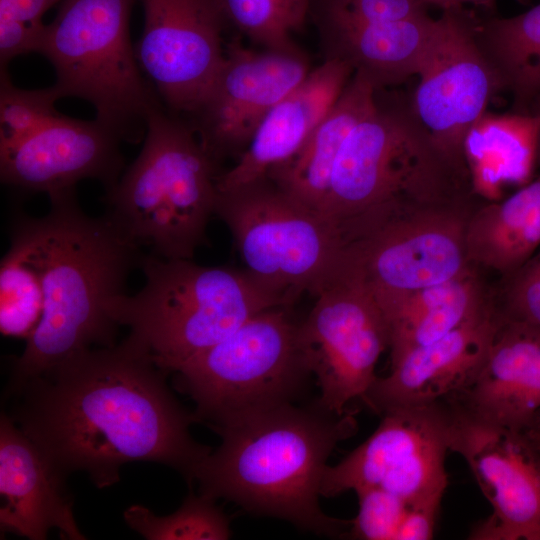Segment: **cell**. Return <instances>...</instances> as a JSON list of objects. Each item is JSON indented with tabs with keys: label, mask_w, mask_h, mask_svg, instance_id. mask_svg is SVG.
Wrapping results in <instances>:
<instances>
[{
	"label": "cell",
	"mask_w": 540,
	"mask_h": 540,
	"mask_svg": "<svg viewBox=\"0 0 540 540\" xmlns=\"http://www.w3.org/2000/svg\"><path fill=\"white\" fill-rule=\"evenodd\" d=\"M474 197L467 171L436 144L409 99L377 90L374 110L343 142L323 215L343 236L398 208Z\"/></svg>",
	"instance_id": "4"
},
{
	"label": "cell",
	"mask_w": 540,
	"mask_h": 540,
	"mask_svg": "<svg viewBox=\"0 0 540 540\" xmlns=\"http://www.w3.org/2000/svg\"><path fill=\"white\" fill-rule=\"evenodd\" d=\"M228 25L265 49L293 50L291 36L310 14L312 0H218Z\"/></svg>",
	"instance_id": "28"
},
{
	"label": "cell",
	"mask_w": 540,
	"mask_h": 540,
	"mask_svg": "<svg viewBox=\"0 0 540 540\" xmlns=\"http://www.w3.org/2000/svg\"><path fill=\"white\" fill-rule=\"evenodd\" d=\"M500 317L492 301L441 338L412 349L377 377L362 401L374 412L439 402L466 388L487 356Z\"/></svg>",
	"instance_id": "18"
},
{
	"label": "cell",
	"mask_w": 540,
	"mask_h": 540,
	"mask_svg": "<svg viewBox=\"0 0 540 540\" xmlns=\"http://www.w3.org/2000/svg\"><path fill=\"white\" fill-rule=\"evenodd\" d=\"M215 214L244 269L290 307L305 292L315 295L343 261L339 227L268 176L218 191Z\"/></svg>",
	"instance_id": "9"
},
{
	"label": "cell",
	"mask_w": 540,
	"mask_h": 540,
	"mask_svg": "<svg viewBox=\"0 0 540 540\" xmlns=\"http://www.w3.org/2000/svg\"><path fill=\"white\" fill-rule=\"evenodd\" d=\"M491 301L502 319L540 328V249L517 270L499 277L491 287Z\"/></svg>",
	"instance_id": "32"
},
{
	"label": "cell",
	"mask_w": 540,
	"mask_h": 540,
	"mask_svg": "<svg viewBox=\"0 0 540 540\" xmlns=\"http://www.w3.org/2000/svg\"><path fill=\"white\" fill-rule=\"evenodd\" d=\"M136 0H61L35 52L53 65L61 97H78L122 142L144 140L150 113L164 106L130 39Z\"/></svg>",
	"instance_id": "7"
},
{
	"label": "cell",
	"mask_w": 540,
	"mask_h": 540,
	"mask_svg": "<svg viewBox=\"0 0 540 540\" xmlns=\"http://www.w3.org/2000/svg\"><path fill=\"white\" fill-rule=\"evenodd\" d=\"M144 285L111 306L120 326L167 374L214 346L254 315L288 306L244 268L210 267L192 259L144 253Z\"/></svg>",
	"instance_id": "6"
},
{
	"label": "cell",
	"mask_w": 540,
	"mask_h": 540,
	"mask_svg": "<svg viewBox=\"0 0 540 540\" xmlns=\"http://www.w3.org/2000/svg\"><path fill=\"white\" fill-rule=\"evenodd\" d=\"M40 217L19 216L0 267V319L30 330L5 393L82 351L112 347L111 313L144 252L105 216L82 210L76 189L49 195Z\"/></svg>",
	"instance_id": "2"
},
{
	"label": "cell",
	"mask_w": 540,
	"mask_h": 540,
	"mask_svg": "<svg viewBox=\"0 0 540 540\" xmlns=\"http://www.w3.org/2000/svg\"><path fill=\"white\" fill-rule=\"evenodd\" d=\"M540 113L486 111L463 141V157L474 197L504 198L508 187H522L538 165Z\"/></svg>",
	"instance_id": "22"
},
{
	"label": "cell",
	"mask_w": 540,
	"mask_h": 540,
	"mask_svg": "<svg viewBox=\"0 0 540 540\" xmlns=\"http://www.w3.org/2000/svg\"><path fill=\"white\" fill-rule=\"evenodd\" d=\"M300 322L301 341L320 390L318 401L343 414L376 380V364L389 348L386 320L361 274L344 259L314 295Z\"/></svg>",
	"instance_id": "11"
},
{
	"label": "cell",
	"mask_w": 540,
	"mask_h": 540,
	"mask_svg": "<svg viewBox=\"0 0 540 540\" xmlns=\"http://www.w3.org/2000/svg\"><path fill=\"white\" fill-rule=\"evenodd\" d=\"M428 6H437L442 9L464 6L465 3L473 4L485 10L493 11L496 0H422Z\"/></svg>",
	"instance_id": "35"
},
{
	"label": "cell",
	"mask_w": 540,
	"mask_h": 540,
	"mask_svg": "<svg viewBox=\"0 0 540 540\" xmlns=\"http://www.w3.org/2000/svg\"><path fill=\"white\" fill-rule=\"evenodd\" d=\"M474 198L399 208L360 226L345 257L375 294H398L450 281L470 265L466 226Z\"/></svg>",
	"instance_id": "10"
},
{
	"label": "cell",
	"mask_w": 540,
	"mask_h": 540,
	"mask_svg": "<svg viewBox=\"0 0 540 540\" xmlns=\"http://www.w3.org/2000/svg\"><path fill=\"white\" fill-rule=\"evenodd\" d=\"M465 239L480 272L504 277L521 267L540 249V174L508 197L475 206Z\"/></svg>",
	"instance_id": "25"
},
{
	"label": "cell",
	"mask_w": 540,
	"mask_h": 540,
	"mask_svg": "<svg viewBox=\"0 0 540 540\" xmlns=\"http://www.w3.org/2000/svg\"><path fill=\"white\" fill-rule=\"evenodd\" d=\"M121 142L97 119L59 114L27 139L0 148L1 182L49 196L94 179L107 191L124 172Z\"/></svg>",
	"instance_id": "17"
},
{
	"label": "cell",
	"mask_w": 540,
	"mask_h": 540,
	"mask_svg": "<svg viewBox=\"0 0 540 540\" xmlns=\"http://www.w3.org/2000/svg\"><path fill=\"white\" fill-rule=\"evenodd\" d=\"M311 70L297 48L255 51L234 38L226 44L222 67L190 126L217 163L237 159L266 115Z\"/></svg>",
	"instance_id": "15"
},
{
	"label": "cell",
	"mask_w": 540,
	"mask_h": 540,
	"mask_svg": "<svg viewBox=\"0 0 540 540\" xmlns=\"http://www.w3.org/2000/svg\"><path fill=\"white\" fill-rule=\"evenodd\" d=\"M448 407L450 450L465 459L492 507L469 538L540 540V449L534 439L538 433L479 423Z\"/></svg>",
	"instance_id": "16"
},
{
	"label": "cell",
	"mask_w": 540,
	"mask_h": 540,
	"mask_svg": "<svg viewBox=\"0 0 540 540\" xmlns=\"http://www.w3.org/2000/svg\"><path fill=\"white\" fill-rule=\"evenodd\" d=\"M354 70L326 58L266 115L236 163L218 176V191L266 177L294 156L336 102Z\"/></svg>",
	"instance_id": "21"
},
{
	"label": "cell",
	"mask_w": 540,
	"mask_h": 540,
	"mask_svg": "<svg viewBox=\"0 0 540 540\" xmlns=\"http://www.w3.org/2000/svg\"><path fill=\"white\" fill-rule=\"evenodd\" d=\"M422 0H312L318 29L401 21L428 14Z\"/></svg>",
	"instance_id": "30"
},
{
	"label": "cell",
	"mask_w": 540,
	"mask_h": 540,
	"mask_svg": "<svg viewBox=\"0 0 540 540\" xmlns=\"http://www.w3.org/2000/svg\"><path fill=\"white\" fill-rule=\"evenodd\" d=\"M167 374L131 336L77 353L5 393L4 410L65 475L85 472L99 489L129 462L167 465L192 487L212 448L170 390Z\"/></svg>",
	"instance_id": "1"
},
{
	"label": "cell",
	"mask_w": 540,
	"mask_h": 540,
	"mask_svg": "<svg viewBox=\"0 0 540 540\" xmlns=\"http://www.w3.org/2000/svg\"><path fill=\"white\" fill-rule=\"evenodd\" d=\"M439 27L428 14L401 21L319 29L326 58L347 63L377 89L418 75Z\"/></svg>",
	"instance_id": "23"
},
{
	"label": "cell",
	"mask_w": 540,
	"mask_h": 540,
	"mask_svg": "<svg viewBox=\"0 0 540 540\" xmlns=\"http://www.w3.org/2000/svg\"><path fill=\"white\" fill-rule=\"evenodd\" d=\"M214 499L190 492L172 514L157 516L142 505L123 513L126 524L148 540H225L232 535L230 520Z\"/></svg>",
	"instance_id": "27"
},
{
	"label": "cell",
	"mask_w": 540,
	"mask_h": 540,
	"mask_svg": "<svg viewBox=\"0 0 540 540\" xmlns=\"http://www.w3.org/2000/svg\"><path fill=\"white\" fill-rule=\"evenodd\" d=\"M61 0H0V64L35 52L45 28L43 16Z\"/></svg>",
	"instance_id": "31"
},
{
	"label": "cell",
	"mask_w": 540,
	"mask_h": 540,
	"mask_svg": "<svg viewBox=\"0 0 540 540\" xmlns=\"http://www.w3.org/2000/svg\"><path fill=\"white\" fill-rule=\"evenodd\" d=\"M356 412L336 414L317 398L274 407L213 430L221 444L197 469L199 493L320 536H348L351 520L327 515L319 497L331 453L357 432Z\"/></svg>",
	"instance_id": "3"
},
{
	"label": "cell",
	"mask_w": 540,
	"mask_h": 540,
	"mask_svg": "<svg viewBox=\"0 0 540 540\" xmlns=\"http://www.w3.org/2000/svg\"><path fill=\"white\" fill-rule=\"evenodd\" d=\"M355 492L359 509L351 520L348 536L362 540H396L408 504L379 487L361 488Z\"/></svg>",
	"instance_id": "33"
},
{
	"label": "cell",
	"mask_w": 540,
	"mask_h": 540,
	"mask_svg": "<svg viewBox=\"0 0 540 540\" xmlns=\"http://www.w3.org/2000/svg\"><path fill=\"white\" fill-rule=\"evenodd\" d=\"M61 95L53 85L25 90L13 85L7 68L0 69V148L32 136L60 113L55 104Z\"/></svg>",
	"instance_id": "29"
},
{
	"label": "cell",
	"mask_w": 540,
	"mask_h": 540,
	"mask_svg": "<svg viewBox=\"0 0 540 540\" xmlns=\"http://www.w3.org/2000/svg\"><path fill=\"white\" fill-rule=\"evenodd\" d=\"M144 29L134 45L138 64L164 107L192 116L225 58L228 25L218 0H140Z\"/></svg>",
	"instance_id": "14"
},
{
	"label": "cell",
	"mask_w": 540,
	"mask_h": 540,
	"mask_svg": "<svg viewBox=\"0 0 540 540\" xmlns=\"http://www.w3.org/2000/svg\"><path fill=\"white\" fill-rule=\"evenodd\" d=\"M537 113H540V109ZM538 165H540V131H539V143H538Z\"/></svg>",
	"instance_id": "37"
},
{
	"label": "cell",
	"mask_w": 540,
	"mask_h": 540,
	"mask_svg": "<svg viewBox=\"0 0 540 540\" xmlns=\"http://www.w3.org/2000/svg\"><path fill=\"white\" fill-rule=\"evenodd\" d=\"M442 498L434 497L409 506L396 540L432 539Z\"/></svg>",
	"instance_id": "34"
},
{
	"label": "cell",
	"mask_w": 540,
	"mask_h": 540,
	"mask_svg": "<svg viewBox=\"0 0 540 540\" xmlns=\"http://www.w3.org/2000/svg\"><path fill=\"white\" fill-rule=\"evenodd\" d=\"M477 39L502 90L512 96V111L540 109V3L512 17L478 19Z\"/></svg>",
	"instance_id": "26"
},
{
	"label": "cell",
	"mask_w": 540,
	"mask_h": 540,
	"mask_svg": "<svg viewBox=\"0 0 540 540\" xmlns=\"http://www.w3.org/2000/svg\"><path fill=\"white\" fill-rule=\"evenodd\" d=\"M62 473L3 411L0 417V529L44 540L51 529L84 540Z\"/></svg>",
	"instance_id": "20"
},
{
	"label": "cell",
	"mask_w": 540,
	"mask_h": 540,
	"mask_svg": "<svg viewBox=\"0 0 540 540\" xmlns=\"http://www.w3.org/2000/svg\"><path fill=\"white\" fill-rule=\"evenodd\" d=\"M377 88L354 72L299 151L267 175L281 189L323 215L331 171L351 130L376 106Z\"/></svg>",
	"instance_id": "24"
},
{
	"label": "cell",
	"mask_w": 540,
	"mask_h": 540,
	"mask_svg": "<svg viewBox=\"0 0 540 540\" xmlns=\"http://www.w3.org/2000/svg\"><path fill=\"white\" fill-rule=\"evenodd\" d=\"M291 307L264 310L184 363L175 386L195 404L197 422L212 430L299 402L309 379L300 322Z\"/></svg>",
	"instance_id": "8"
},
{
	"label": "cell",
	"mask_w": 540,
	"mask_h": 540,
	"mask_svg": "<svg viewBox=\"0 0 540 540\" xmlns=\"http://www.w3.org/2000/svg\"><path fill=\"white\" fill-rule=\"evenodd\" d=\"M535 442L540 449V433L534 435Z\"/></svg>",
	"instance_id": "36"
},
{
	"label": "cell",
	"mask_w": 540,
	"mask_h": 540,
	"mask_svg": "<svg viewBox=\"0 0 540 540\" xmlns=\"http://www.w3.org/2000/svg\"><path fill=\"white\" fill-rule=\"evenodd\" d=\"M381 416L370 437L338 464L326 467L321 496L379 487L408 506L443 497L448 486L445 458L451 428L445 401L395 408Z\"/></svg>",
	"instance_id": "12"
},
{
	"label": "cell",
	"mask_w": 540,
	"mask_h": 540,
	"mask_svg": "<svg viewBox=\"0 0 540 540\" xmlns=\"http://www.w3.org/2000/svg\"><path fill=\"white\" fill-rule=\"evenodd\" d=\"M220 173L190 124L155 108L139 155L106 191L104 215L149 254L192 259L215 214Z\"/></svg>",
	"instance_id": "5"
},
{
	"label": "cell",
	"mask_w": 540,
	"mask_h": 540,
	"mask_svg": "<svg viewBox=\"0 0 540 540\" xmlns=\"http://www.w3.org/2000/svg\"><path fill=\"white\" fill-rule=\"evenodd\" d=\"M518 1H519L520 3H522V4H526V3H528L530 0H518Z\"/></svg>",
	"instance_id": "38"
},
{
	"label": "cell",
	"mask_w": 540,
	"mask_h": 540,
	"mask_svg": "<svg viewBox=\"0 0 540 540\" xmlns=\"http://www.w3.org/2000/svg\"><path fill=\"white\" fill-rule=\"evenodd\" d=\"M443 400L470 420L540 433V328L500 318L474 380Z\"/></svg>",
	"instance_id": "19"
},
{
	"label": "cell",
	"mask_w": 540,
	"mask_h": 540,
	"mask_svg": "<svg viewBox=\"0 0 540 540\" xmlns=\"http://www.w3.org/2000/svg\"><path fill=\"white\" fill-rule=\"evenodd\" d=\"M477 17L464 6L443 9L409 97L410 107L442 151L467 171L463 141L502 90L477 39ZM468 172V171H467Z\"/></svg>",
	"instance_id": "13"
}]
</instances>
